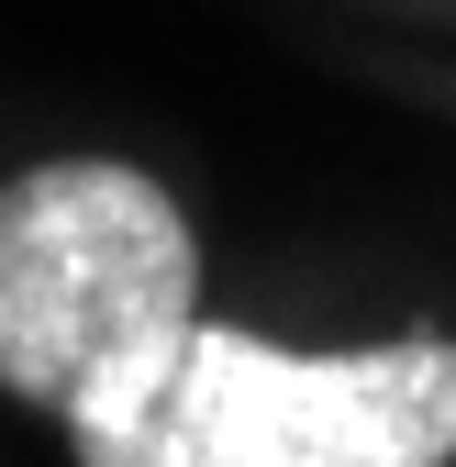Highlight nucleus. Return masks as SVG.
Listing matches in <instances>:
<instances>
[{
	"label": "nucleus",
	"mask_w": 456,
	"mask_h": 467,
	"mask_svg": "<svg viewBox=\"0 0 456 467\" xmlns=\"http://www.w3.org/2000/svg\"><path fill=\"white\" fill-rule=\"evenodd\" d=\"M56 445L67 467H456V323L301 345L212 301L111 368Z\"/></svg>",
	"instance_id": "f257e3e1"
},
{
	"label": "nucleus",
	"mask_w": 456,
	"mask_h": 467,
	"mask_svg": "<svg viewBox=\"0 0 456 467\" xmlns=\"http://www.w3.org/2000/svg\"><path fill=\"white\" fill-rule=\"evenodd\" d=\"M212 312V245L179 179L111 145L0 167V400L67 423L78 400Z\"/></svg>",
	"instance_id": "f03ea898"
}]
</instances>
